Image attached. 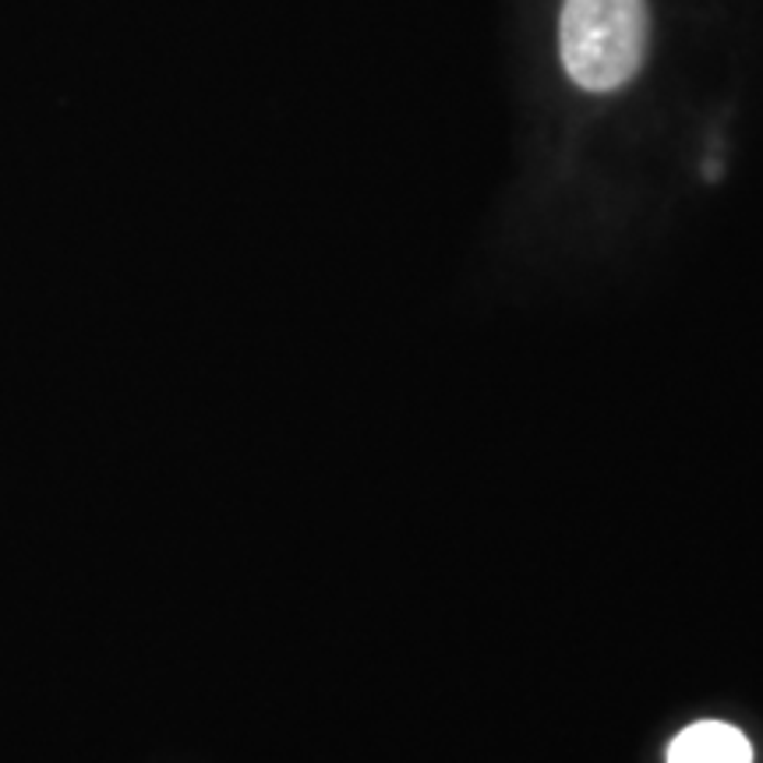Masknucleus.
Segmentation results:
<instances>
[{
	"mask_svg": "<svg viewBox=\"0 0 763 763\" xmlns=\"http://www.w3.org/2000/svg\"><path fill=\"white\" fill-rule=\"evenodd\" d=\"M668 763H753V750L739 728L700 722L671 742Z\"/></svg>",
	"mask_w": 763,
	"mask_h": 763,
	"instance_id": "obj_2",
	"label": "nucleus"
},
{
	"mask_svg": "<svg viewBox=\"0 0 763 763\" xmlns=\"http://www.w3.org/2000/svg\"><path fill=\"white\" fill-rule=\"evenodd\" d=\"M647 43L643 0H565L559 47L570 79L591 93H611L636 74Z\"/></svg>",
	"mask_w": 763,
	"mask_h": 763,
	"instance_id": "obj_1",
	"label": "nucleus"
}]
</instances>
